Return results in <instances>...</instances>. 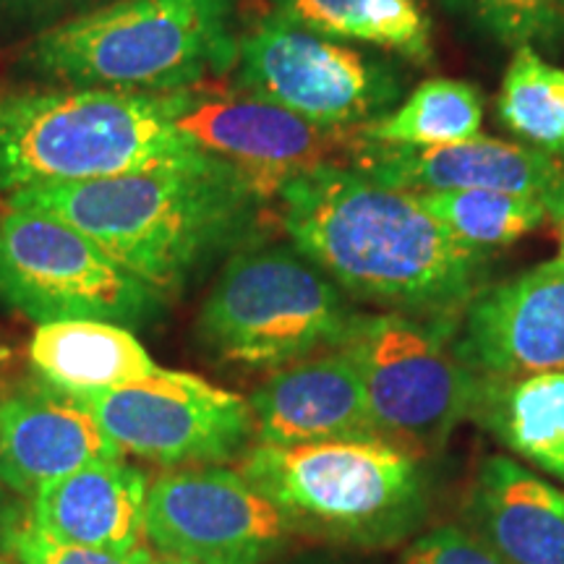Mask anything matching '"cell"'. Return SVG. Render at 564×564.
<instances>
[{"mask_svg":"<svg viewBox=\"0 0 564 564\" xmlns=\"http://www.w3.org/2000/svg\"><path fill=\"white\" fill-rule=\"evenodd\" d=\"M0 546L17 564H147L152 554L147 546L133 554H112L102 549L66 544L40 531L30 518L6 520L0 525Z\"/></svg>","mask_w":564,"mask_h":564,"instance_id":"484cf974","label":"cell"},{"mask_svg":"<svg viewBox=\"0 0 564 564\" xmlns=\"http://www.w3.org/2000/svg\"><path fill=\"white\" fill-rule=\"evenodd\" d=\"M554 223H556V236H560V257L556 259H562L564 262V209L554 217Z\"/></svg>","mask_w":564,"mask_h":564,"instance_id":"f1b7e54d","label":"cell"},{"mask_svg":"<svg viewBox=\"0 0 564 564\" xmlns=\"http://www.w3.org/2000/svg\"><path fill=\"white\" fill-rule=\"evenodd\" d=\"M280 225L350 299L382 312L460 319L484 288V251L457 241L419 194L348 162H327L280 188Z\"/></svg>","mask_w":564,"mask_h":564,"instance_id":"6da1fadb","label":"cell"},{"mask_svg":"<svg viewBox=\"0 0 564 564\" xmlns=\"http://www.w3.org/2000/svg\"><path fill=\"white\" fill-rule=\"evenodd\" d=\"M484 97L474 84L460 79H429L411 95L352 133V141L377 147H408V150H432V147L460 144L481 133Z\"/></svg>","mask_w":564,"mask_h":564,"instance_id":"7402d4cb","label":"cell"},{"mask_svg":"<svg viewBox=\"0 0 564 564\" xmlns=\"http://www.w3.org/2000/svg\"><path fill=\"white\" fill-rule=\"evenodd\" d=\"M30 364L42 382L63 398L108 392L160 373L150 350L129 327L100 319L37 324Z\"/></svg>","mask_w":564,"mask_h":564,"instance_id":"d6986e66","label":"cell"},{"mask_svg":"<svg viewBox=\"0 0 564 564\" xmlns=\"http://www.w3.org/2000/svg\"><path fill=\"white\" fill-rule=\"evenodd\" d=\"M232 0H110L40 32L24 61L68 87L167 95L236 66Z\"/></svg>","mask_w":564,"mask_h":564,"instance_id":"277c9868","label":"cell"},{"mask_svg":"<svg viewBox=\"0 0 564 564\" xmlns=\"http://www.w3.org/2000/svg\"><path fill=\"white\" fill-rule=\"evenodd\" d=\"M419 199L457 241L476 251L510 246L533 232L541 223L552 220V212L544 202L523 194L463 188L419 194Z\"/></svg>","mask_w":564,"mask_h":564,"instance_id":"cb8c5ba5","label":"cell"},{"mask_svg":"<svg viewBox=\"0 0 564 564\" xmlns=\"http://www.w3.org/2000/svg\"><path fill=\"white\" fill-rule=\"evenodd\" d=\"M147 564H194V562L175 560V556H165V554H150V560H147Z\"/></svg>","mask_w":564,"mask_h":564,"instance_id":"f546056e","label":"cell"},{"mask_svg":"<svg viewBox=\"0 0 564 564\" xmlns=\"http://www.w3.org/2000/svg\"><path fill=\"white\" fill-rule=\"evenodd\" d=\"M150 481L121 457L97 460L32 494L30 520L66 544L133 554L141 549Z\"/></svg>","mask_w":564,"mask_h":564,"instance_id":"ac0fdd59","label":"cell"},{"mask_svg":"<svg viewBox=\"0 0 564 564\" xmlns=\"http://www.w3.org/2000/svg\"><path fill=\"white\" fill-rule=\"evenodd\" d=\"M274 13L324 37L371 45L429 66L432 17L423 0H270Z\"/></svg>","mask_w":564,"mask_h":564,"instance_id":"44dd1931","label":"cell"},{"mask_svg":"<svg viewBox=\"0 0 564 564\" xmlns=\"http://www.w3.org/2000/svg\"><path fill=\"white\" fill-rule=\"evenodd\" d=\"M497 116L528 147L560 158L564 154V68L541 58L533 45L514 47Z\"/></svg>","mask_w":564,"mask_h":564,"instance_id":"603a6c76","label":"cell"},{"mask_svg":"<svg viewBox=\"0 0 564 564\" xmlns=\"http://www.w3.org/2000/svg\"><path fill=\"white\" fill-rule=\"evenodd\" d=\"M241 476L285 514L293 533L382 549L411 539L429 514L423 457L384 440L243 449Z\"/></svg>","mask_w":564,"mask_h":564,"instance_id":"5b68a950","label":"cell"},{"mask_svg":"<svg viewBox=\"0 0 564 564\" xmlns=\"http://www.w3.org/2000/svg\"><path fill=\"white\" fill-rule=\"evenodd\" d=\"M352 316L340 285L295 246H264L228 259L196 335L220 364L274 371L340 348Z\"/></svg>","mask_w":564,"mask_h":564,"instance_id":"8992f818","label":"cell"},{"mask_svg":"<svg viewBox=\"0 0 564 564\" xmlns=\"http://www.w3.org/2000/svg\"><path fill=\"white\" fill-rule=\"evenodd\" d=\"M463 528L507 564H564V491L512 457L478 465Z\"/></svg>","mask_w":564,"mask_h":564,"instance_id":"e0dca14e","label":"cell"},{"mask_svg":"<svg viewBox=\"0 0 564 564\" xmlns=\"http://www.w3.org/2000/svg\"><path fill=\"white\" fill-rule=\"evenodd\" d=\"M181 91L66 87L0 95V192L144 171L196 147L175 129Z\"/></svg>","mask_w":564,"mask_h":564,"instance_id":"3957f363","label":"cell"},{"mask_svg":"<svg viewBox=\"0 0 564 564\" xmlns=\"http://www.w3.org/2000/svg\"><path fill=\"white\" fill-rule=\"evenodd\" d=\"M0 364H3V350H0Z\"/></svg>","mask_w":564,"mask_h":564,"instance_id":"1f68e13d","label":"cell"},{"mask_svg":"<svg viewBox=\"0 0 564 564\" xmlns=\"http://www.w3.org/2000/svg\"><path fill=\"white\" fill-rule=\"evenodd\" d=\"M460 319L356 314L340 348L356 364L384 442L426 460L474 415L481 379L455 350Z\"/></svg>","mask_w":564,"mask_h":564,"instance_id":"52a82bcc","label":"cell"},{"mask_svg":"<svg viewBox=\"0 0 564 564\" xmlns=\"http://www.w3.org/2000/svg\"><path fill=\"white\" fill-rule=\"evenodd\" d=\"M400 564H507L463 525H436L415 535Z\"/></svg>","mask_w":564,"mask_h":564,"instance_id":"4316f807","label":"cell"},{"mask_svg":"<svg viewBox=\"0 0 564 564\" xmlns=\"http://www.w3.org/2000/svg\"><path fill=\"white\" fill-rule=\"evenodd\" d=\"M144 533L154 552L194 564H264L291 539L285 514L241 470L188 465L158 476Z\"/></svg>","mask_w":564,"mask_h":564,"instance_id":"8fae6325","label":"cell"},{"mask_svg":"<svg viewBox=\"0 0 564 564\" xmlns=\"http://www.w3.org/2000/svg\"><path fill=\"white\" fill-rule=\"evenodd\" d=\"M236 89L352 137L392 110L403 82L390 63L272 11L238 40Z\"/></svg>","mask_w":564,"mask_h":564,"instance_id":"9c48e42d","label":"cell"},{"mask_svg":"<svg viewBox=\"0 0 564 564\" xmlns=\"http://www.w3.org/2000/svg\"><path fill=\"white\" fill-rule=\"evenodd\" d=\"M554 3H556V6H560V9L564 11V0H554Z\"/></svg>","mask_w":564,"mask_h":564,"instance_id":"4dcf8cb0","label":"cell"},{"mask_svg":"<svg viewBox=\"0 0 564 564\" xmlns=\"http://www.w3.org/2000/svg\"><path fill=\"white\" fill-rule=\"evenodd\" d=\"M6 204L70 223L165 295L215 253L246 241L264 199L236 167L196 150L110 178L21 188Z\"/></svg>","mask_w":564,"mask_h":564,"instance_id":"7a4b0ae2","label":"cell"},{"mask_svg":"<svg viewBox=\"0 0 564 564\" xmlns=\"http://www.w3.org/2000/svg\"><path fill=\"white\" fill-rule=\"evenodd\" d=\"M175 129L196 150L236 167L264 202L278 199L295 175L345 162L352 141L246 91H212L202 84L183 89Z\"/></svg>","mask_w":564,"mask_h":564,"instance_id":"7c38bea8","label":"cell"},{"mask_svg":"<svg viewBox=\"0 0 564 564\" xmlns=\"http://www.w3.org/2000/svg\"><path fill=\"white\" fill-rule=\"evenodd\" d=\"M0 301L37 324L100 319L133 327L160 314L165 295L70 223L3 204Z\"/></svg>","mask_w":564,"mask_h":564,"instance_id":"ba28073f","label":"cell"},{"mask_svg":"<svg viewBox=\"0 0 564 564\" xmlns=\"http://www.w3.org/2000/svg\"><path fill=\"white\" fill-rule=\"evenodd\" d=\"M68 400L100 423L121 453L167 468L228 460L253 436L249 400L186 371L160 369L144 382Z\"/></svg>","mask_w":564,"mask_h":564,"instance_id":"30bf717a","label":"cell"},{"mask_svg":"<svg viewBox=\"0 0 564 564\" xmlns=\"http://www.w3.org/2000/svg\"><path fill=\"white\" fill-rule=\"evenodd\" d=\"M253 440L270 447L382 440L366 390L343 348L274 369L249 398Z\"/></svg>","mask_w":564,"mask_h":564,"instance_id":"9a60e30c","label":"cell"},{"mask_svg":"<svg viewBox=\"0 0 564 564\" xmlns=\"http://www.w3.org/2000/svg\"><path fill=\"white\" fill-rule=\"evenodd\" d=\"M481 30L505 45H549L564 42V11L554 0H457Z\"/></svg>","mask_w":564,"mask_h":564,"instance_id":"d4e9b609","label":"cell"},{"mask_svg":"<svg viewBox=\"0 0 564 564\" xmlns=\"http://www.w3.org/2000/svg\"><path fill=\"white\" fill-rule=\"evenodd\" d=\"M348 160L371 178L413 194L486 188L541 199L552 212V220L564 209V162L560 158L484 133L432 150L350 141Z\"/></svg>","mask_w":564,"mask_h":564,"instance_id":"5bb4252c","label":"cell"},{"mask_svg":"<svg viewBox=\"0 0 564 564\" xmlns=\"http://www.w3.org/2000/svg\"><path fill=\"white\" fill-rule=\"evenodd\" d=\"M512 455L564 481V371L484 382L474 415Z\"/></svg>","mask_w":564,"mask_h":564,"instance_id":"ffe728a7","label":"cell"},{"mask_svg":"<svg viewBox=\"0 0 564 564\" xmlns=\"http://www.w3.org/2000/svg\"><path fill=\"white\" fill-rule=\"evenodd\" d=\"M121 457L100 423L55 390L0 398V486L26 494L84 465Z\"/></svg>","mask_w":564,"mask_h":564,"instance_id":"2e32d148","label":"cell"},{"mask_svg":"<svg viewBox=\"0 0 564 564\" xmlns=\"http://www.w3.org/2000/svg\"><path fill=\"white\" fill-rule=\"evenodd\" d=\"M105 3L110 0H0V24L42 26L40 32H45Z\"/></svg>","mask_w":564,"mask_h":564,"instance_id":"83f0119b","label":"cell"},{"mask_svg":"<svg viewBox=\"0 0 564 564\" xmlns=\"http://www.w3.org/2000/svg\"><path fill=\"white\" fill-rule=\"evenodd\" d=\"M455 350L484 382L564 371V262L481 288L460 314Z\"/></svg>","mask_w":564,"mask_h":564,"instance_id":"4fadbf2b","label":"cell"}]
</instances>
